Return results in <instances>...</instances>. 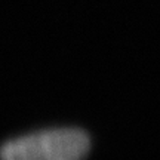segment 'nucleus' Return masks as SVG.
<instances>
[{
	"instance_id": "1",
	"label": "nucleus",
	"mask_w": 160,
	"mask_h": 160,
	"mask_svg": "<svg viewBox=\"0 0 160 160\" xmlns=\"http://www.w3.org/2000/svg\"><path fill=\"white\" fill-rule=\"evenodd\" d=\"M91 141L80 129H48L3 144L2 160H83Z\"/></svg>"
}]
</instances>
